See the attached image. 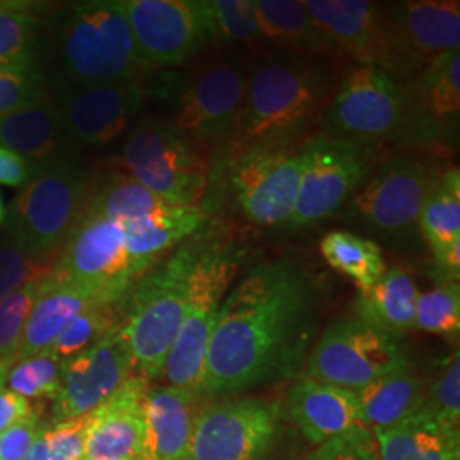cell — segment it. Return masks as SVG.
Listing matches in <instances>:
<instances>
[{"instance_id": "obj_13", "label": "cell", "mask_w": 460, "mask_h": 460, "mask_svg": "<svg viewBox=\"0 0 460 460\" xmlns=\"http://www.w3.org/2000/svg\"><path fill=\"white\" fill-rule=\"evenodd\" d=\"M406 87V110L394 146L402 154L444 155L459 147L460 49L421 68Z\"/></svg>"}, {"instance_id": "obj_20", "label": "cell", "mask_w": 460, "mask_h": 460, "mask_svg": "<svg viewBox=\"0 0 460 460\" xmlns=\"http://www.w3.org/2000/svg\"><path fill=\"white\" fill-rule=\"evenodd\" d=\"M135 376L121 328L62 363V385L53 399V423L85 416Z\"/></svg>"}, {"instance_id": "obj_49", "label": "cell", "mask_w": 460, "mask_h": 460, "mask_svg": "<svg viewBox=\"0 0 460 460\" xmlns=\"http://www.w3.org/2000/svg\"><path fill=\"white\" fill-rule=\"evenodd\" d=\"M33 411L31 402L9 389H0V433Z\"/></svg>"}, {"instance_id": "obj_48", "label": "cell", "mask_w": 460, "mask_h": 460, "mask_svg": "<svg viewBox=\"0 0 460 460\" xmlns=\"http://www.w3.org/2000/svg\"><path fill=\"white\" fill-rule=\"evenodd\" d=\"M429 275L437 285L459 283L460 279V241L445 247L442 252L433 256V264Z\"/></svg>"}, {"instance_id": "obj_14", "label": "cell", "mask_w": 460, "mask_h": 460, "mask_svg": "<svg viewBox=\"0 0 460 460\" xmlns=\"http://www.w3.org/2000/svg\"><path fill=\"white\" fill-rule=\"evenodd\" d=\"M123 5L148 74L178 68L217 45L208 0H125Z\"/></svg>"}, {"instance_id": "obj_36", "label": "cell", "mask_w": 460, "mask_h": 460, "mask_svg": "<svg viewBox=\"0 0 460 460\" xmlns=\"http://www.w3.org/2000/svg\"><path fill=\"white\" fill-rule=\"evenodd\" d=\"M119 328L121 313L118 302L93 304L66 324L47 351L58 362L64 363Z\"/></svg>"}, {"instance_id": "obj_29", "label": "cell", "mask_w": 460, "mask_h": 460, "mask_svg": "<svg viewBox=\"0 0 460 460\" xmlns=\"http://www.w3.org/2000/svg\"><path fill=\"white\" fill-rule=\"evenodd\" d=\"M205 218L201 207H167L157 214L121 224L133 264L140 273H147L165 252L195 235Z\"/></svg>"}, {"instance_id": "obj_26", "label": "cell", "mask_w": 460, "mask_h": 460, "mask_svg": "<svg viewBox=\"0 0 460 460\" xmlns=\"http://www.w3.org/2000/svg\"><path fill=\"white\" fill-rule=\"evenodd\" d=\"M93 304H110L93 290L66 283L51 277L40 281L38 296L26 321L16 360L28 358L49 349L66 324Z\"/></svg>"}, {"instance_id": "obj_43", "label": "cell", "mask_w": 460, "mask_h": 460, "mask_svg": "<svg viewBox=\"0 0 460 460\" xmlns=\"http://www.w3.org/2000/svg\"><path fill=\"white\" fill-rule=\"evenodd\" d=\"M57 260L33 258L7 241L0 244V300L11 296L22 285L45 279L51 273Z\"/></svg>"}, {"instance_id": "obj_4", "label": "cell", "mask_w": 460, "mask_h": 460, "mask_svg": "<svg viewBox=\"0 0 460 460\" xmlns=\"http://www.w3.org/2000/svg\"><path fill=\"white\" fill-rule=\"evenodd\" d=\"M205 241L207 235L197 232L174 247L118 302L121 334L130 349L135 374L148 382L163 377L165 358L181 328L190 275Z\"/></svg>"}, {"instance_id": "obj_34", "label": "cell", "mask_w": 460, "mask_h": 460, "mask_svg": "<svg viewBox=\"0 0 460 460\" xmlns=\"http://www.w3.org/2000/svg\"><path fill=\"white\" fill-rule=\"evenodd\" d=\"M167 205L161 198L150 193L128 174L116 172L108 176L94 190L89 188L84 212L99 215L118 224H128L148 215L164 210Z\"/></svg>"}, {"instance_id": "obj_47", "label": "cell", "mask_w": 460, "mask_h": 460, "mask_svg": "<svg viewBox=\"0 0 460 460\" xmlns=\"http://www.w3.org/2000/svg\"><path fill=\"white\" fill-rule=\"evenodd\" d=\"M38 167L13 150L0 147V184L9 188H24L33 180Z\"/></svg>"}, {"instance_id": "obj_10", "label": "cell", "mask_w": 460, "mask_h": 460, "mask_svg": "<svg viewBox=\"0 0 460 460\" xmlns=\"http://www.w3.org/2000/svg\"><path fill=\"white\" fill-rule=\"evenodd\" d=\"M380 146L315 133L298 147V197L285 230H305L343 210L382 159Z\"/></svg>"}, {"instance_id": "obj_22", "label": "cell", "mask_w": 460, "mask_h": 460, "mask_svg": "<svg viewBox=\"0 0 460 460\" xmlns=\"http://www.w3.org/2000/svg\"><path fill=\"white\" fill-rule=\"evenodd\" d=\"M150 382L133 376L115 395L89 412L84 459L146 460L144 397Z\"/></svg>"}, {"instance_id": "obj_31", "label": "cell", "mask_w": 460, "mask_h": 460, "mask_svg": "<svg viewBox=\"0 0 460 460\" xmlns=\"http://www.w3.org/2000/svg\"><path fill=\"white\" fill-rule=\"evenodd\" d=\"M418 296L411 275L402 268H394L385 271L370 290L360 292L353 304V315L401 340L414 328Z\"/></svg>"}, {"instance_id": "obj_7", "label": "cell", "mask_w": 460, "mask_h": 460, "mask_svg": "<svg viewBox=\"0 0 460 460\" xmlns=\"http://www.w3.org/2000/svg\"><path fill=\"white\" fill-rule=\"evenodd\" d=\"M121 163L130 178L171 207H199L210 184V152L163 118L135 121Z\"/></svg>"}, {"instance_id": "obj_6", "label": "cell", "mask_w": 460, "mask_h": 460, "mask_svg": "<svg viewBox=\"0 0 460 460\" xmlns=\"http://www.w3.org/2000/svg\"><path fill=\"white\" fill-rule=\"evenodd\" d=\"M440 167L428 155L399 154L382 161L338 214L340 220L404 254L420 252V214Z\"/></svg>"}, {"instance_id": "obj_16", "label": "cell", "mask_w": 460, "mask_h": 460, "mask_svg": "<svg viewBox=\"0 0 460 460\" xmlns=\"http://www.w3.org/2000/svg\"><path fill=\"white\" fill-rule=\"evenodd\" d=\"M142 275L127 251L123 226L89 212H83L51 270V277L108 302H119Z\"/></svg>"}, {"instance_id": "obj_51", "label": "cell", "mask_w": 460, "mask_h": 460, "mask_svg": "<svg viewBox=\"0 0 460 460\" xmlns=\"http://www.w3.org/2000/svg\"><path fill=\"white\" fill-rule=\"evenodd\" d=\"M5 217H7V208H5L4 199H2V195H0V226L5 224Z\"/></svg>"}, {"instance_id": "obj_17", "label": "cell", "mask_w": 460, "mask_h": 460, "mask_svg": "<svg viewBox=\"0 0 460 460\" xmlns=\"http://www.w3.org/2000/svg\"><path fill=\"white\" fill-rule=\"evenodd\" d=\"M298 147L251 148L229 163L232 197L241 214L258 227L279 229L290 222L298 197Z\"/></svg>"}, {"instance_id": "obj_9", "label": "cell", "mask_w": 460, "mask_h": 460, "mask_svg": "<svg viewBox=\"0 0 460 460\" xmlns=\"http://www.w3.org/2000/svg\"><path fill=\"white\" fill-rule=\"evenodd\" d=\"M241 258L237 244L207 237L190 275L181 328L165 358L167 384L199 393L207 348Z\"/></svg>"}, {"instance_id": "obj_33", "label": "cell", "mask_w": 460, "mask_h": 460, "mask_svg": "<svg viewBox=\"0 0 460 460\" xmlns=\"http://www.w3.org/2000/svg\"><path fill=\"white\" fill-rule=\"evenodd\" d=\"M324 261L346 279L357 283L360 292L370 290L385 275V260L377 241L351 230H332L319 244Z\"/></svg>"}, {"instance_id": "obj_23", "label": "cell", "mask_w": 460, "mask_h": 460, "mask_svg": "<svg viewBox=\"0 0 460 460\" xmlns=\"http://www.w3.org/2000/svg\"><path fill=\"white\" fill-rule=\"evenodd\" d=\"M201 401L193 389L148 385L144 397L146 460H188Z\"/></svg>"}, {"instance_id": "obj_12", "label": "cell", "mask_w": 460, "mask_h": 460, "mask_svg": "<svg viewBox=\"0 0 460 460\" xmlns=\"http://www.w3.org/2000/svg\"><path fill=\"white\" fill-rule=\"evenodd\" d=\"M408 365L401 340L348 315L321 334L300 376L357 393Z\"/></svg>"}, {"instance_id": "obj_18", "label": "cell", "mask_w": 460, "mask_h": 460, "mask_svg": "<svg viewBox=\"0 0 460 460\" xmlns=\"http://www.w3.org/2000/svg\"><path fill=\"white\" fill-rule=\"evenodd\" d=\"M304 4L343 58L378 68L402 84L416 75L395 45L384 4L368 0H305Z\"/></svg>"}, {"instance_id": "obj_40", "label": "cell", "mask_w": 460, "mask_h": 460, "mask_svg": "<svg viewBox=\"0 0 460 460\" xmlns=\"http://www.w3.org/2000/svg\"><path fill=\"white\" fill-rule=\"evenodd\" d=\"M89 414L43 425L24 460H81L85 450Z\"/></svg>"}, {"instance_id": "obj_3", "label": "cell", "mask_w": 460, "mask_h": 460, "mask_svg": "<svg viewBox=\"0 0 460 460\" xmlns=\"http://www.w3.org/2000/svg\"><path fill=\"white\" fill-rule=\"evenodd\" d=\"M249 53L215 45L161 75L155 93L176 128L199 147H227L246 87Z\"/></svg>"}, {"instance_id": "obj_28", "label": "cell", "mask_w": 460, "mask_h": 460, "mask_svg": "<svg viewBox=\"0 0 460 460\" xmlns=\"http://www.w3.org/2000/svg\"><path fill=\"white\" fill-rule=\"evenodd\" d=\"M260 30L270 49H283L315 60L336 62L343 58L304 2L254 0Z\"/></svg>"}, {"instance_id": "obj_46", "label": "cell", "mask_w": 460, "mask_h": 460, "mask_svg": "<svg viewBox=\"0 0 460 460\" xmlns=\"http://www.w3.org/2000/svg\"><path fill=\"white\" fill-rule=\"evenodd\" d=\"M43 427L40 412L33 410L24 420L0 433V460H24L36 435Z\"/></svg>"}, {"instance_id": "obj_35", "label": "cell", "mask_w": 460, "mask_h": 460, "mask_svg": "<svg viewBox=\"0 0 460 460\" xmlns=\"http://www.w3.org/2000/svg\"><path fill=\"white\" fill-rule=\"evenodd\" d=\"M215 43L258 55L270 49L260 30L254 0H208Z\"/></svg>"}, {"instance_id": "obj_21", "label": "cell", "mask_w": 460, "mask_h": 460, "mask_svg": "<svg viewBox=\"0 0 460 460\" xmlns=\"http://www.w3.org/2000/svg\"><path fill=\"white\" fill-rule=\"evenodd\" d=\"M395 45L414 74L460 47L459 0H401L384 4Z\"/></svg>"}, {"instance_id": "obj_11", "label": "cell", "mask_w": 460, "mask_h": 460, "mask_svg": "<svg viewBox=\"0 0 460 460\" xmlns=\"http://www.w3.org/2000/svg\"><path fill=\"white\" fill-rule=\"evenodd\" d=\"M406 110V87L374 66H353L340 77L319 118V133L370 146L394 144Z\"/></svg>"}, {"instance_id": "obj_45", "label": "cell", "mask_w": 460, "mask_h": 460, "mask_svg": "<svg viewBox=\"0 0 460 460\" xmlns=\"http://www.w3.org/2000/svg\"><path fill=\"white\" fill-rule=\"evenodd\" d=\"M428 408L442 416L454 427L460 423V360L456 351L427 391Z\"/></svg>"}, {"instance_id": "obj_42", "label": "cell", "mask_w": 460, "mask_h": 460, "mask_svg": "<svg viewBox=\"0 0 460 460\" xmlns=\"http://www.w3.org/2000/svg\"><path fill=\"white\" fill-rule=\"evenodd\" d=\"M41 72L36 66L0 68V116L47 101Z\"/></svg>"}, {"instance_id": "obj_37", "label": "cell", "mask_w": 460, "mask_h": 460, "mask_svg": "<svg viewBox=\"0 0 460 460\" xmlns=\"http://www.w3.org/2000/svg\"><path fill=\"white\" fill-rule=\"evenodd\" d=\"M40 19L30 4L0 2V68L34 66Z\"/></svg>"}, {"instance_id": "obj_30", "label": "cell", "mask_w": 460, "mask_h": 460, "mask_svg": "<svg viewBox=\"0 0 460 460\" xmlns=\"http://www.w3.org/2000/svg\"><path fill=\"white\" fill-rule=\"evenodd\" d=\"M357 399L360 425L374 433L395 427L418 411L427 401V391L408 365L357 391Z\"/></svg>"}, {"instance_id": "obj_24", "label": "cell", "mask_w": 460, "mask_h": 460, "mask_svg": "<svg viewBox=\"0 0 460 460\" xmlns=\"http://www.w3.org/2000/svg\"><path fill=\"white\" fill-rule=\"evenodd\" d=\"M287 411L302 435L314 445L324 444L351 428L362 427L355 391L302 376L294 380L287 393Z\"/></svg>"}, {"instance_id": "obj_39", "label": "cell", "mask_w": 460, "mask_h": 460, "mask_svg": "<svg viewBox=\"0 0 460 460\" xmlns=\"http://www.w3.org/2000/svg\"><path fill=\"white\" fill-rule=\"evenodd\" d=\"M5 385L28 401L55 399L62 385V362L49 351L16 360L7 372Z\"/></svg>"}, {"instance_id": "obj_19", "label": "cell", "mask_w": 460, "mask_h": 460, "mask_svg": "<svg viewBox=\"0 0 460 460\" xmlns=\"http://www.w3.org/2000/svg\"><path fill=\"white\" fill-rule=\"evenodd\" d=\"M57 108L75 144L106 147L130 128L144 99V83H58Z\"/></svg>"}, {"instance_id": "obj_38", "label": "cell", "mask_w": 460, "mask_h": 460, "mask_svg": "<svg viewBox=\"0 0 460 460\" xmlns=\"http://www.w3.org/2000/svg\"><path fill=\"white\" fill-rule=\"evenodd\" d=\"M414 328L457 340L460 332V285L445 283L423 292L416 300Z\"/></svg>"}, {"instance_id": "obj_2", "label": "cell", "mask_w": 460, "mask_h": 460, "mask_svg": "<svg viewBox=\"0 0 460 460\" xmlns=\"http://www.w3.org/2000/svg\"><path fill=\"white\" fill-rule=\"evenodd\" d=\"M332 64L275 49L251 55L227 161L251 148L292 146L317 125L340 83Z\"/></svg>"}, {"instance_id": "obj_5", "label": "cell", "mask_w": 460, "mask_h": 460, "mask_svg": "<svg viewBox=\"0 0 460 460\" xmlns=\"http://www.w3.org/2000/svg\"><path fill=\"white\" fill-rule=\"evenodd\" d=\"M57 58L60 81L79 85L144 83L148 75L118 0L79 2L66 9L57 22Z\"/></svg>"}, {"instance_id": "obj_27", "label": "cell", "mask_w": 460, "mask_h": 460, "mask_svg": "<svg viewBox=\"0 0 460 460\" xmlns=\"http://www.w3.org/2000/svg\"><path fill=\"white\" fill-rule=\"evenodd\" d=\"M374 437L380 460H460L459 427L427 402L399 425L374 431Z\"/></svg>"}, {"instance_id": "obj_41", "label": "cell", "mask_w": 460, "mask_h": 460, "mask_svg": "<svg viewBox=\"0 0 460 460\" xmlns=\"http://www.w3.org/2000/svg\"><path fill=\"white\" fill-rule=\"evenodd\" d=\"M41 279L26 283L0 300V363L16 362L24 326L33 309Z\"/></svg>"}, {"instance_id": "obj_50", "label": "cell", "mask_w": 460, "mask_h": 460, "mask_svg": "<svg viewBox=\"0 0 460 460\" xmlns=\"http://www.w3.org/2000/svg\"><path fill=\"white\" fill-rule=\"evenodd\" d=\"M13 363H0V389H4L5 385V378H7V372L11 368Z\"/></svg>"}, {"instance_id": "obj_44", "label": "cell", "mask_w": 460, "mask_h": 460, "mask_svg": "<svg viewBox=\"0 0 460 460\" xmlns=\"http://www.w3.org/2000/svg\"><path fill=\"white\" fill-rule=\"evenodd\" d=\"M302 460H380L377 442L370 429L351 428L340 437L315 445Z\"/></svg>"}, {"instance_id": "obj_15", "label": "cell", "mask_w": 460, "mask_h": 460, "mask_svg": "<svg viewBox=\"0 0 460 460\" xmlns=\"http://www.w3.org/2000/svg\"><path fill=\"white\" fill-rule=\"evenodd\" d=\"M281 416L279 402L254 395L203 404L188 460H264L277 440Z\"/></svg>"}, {"instance_id": "obj_1", "label": "cell", "mask_w": 460, "mask_h": 460, "mask_svg": "<svg viewBox=\"0 0 460 460\" xmlns=\"http://www.w3.org/2000/svg\"><path fill=\"white\" fill-rule=\"evenodd\" d=\"M321 281L296 258L251 268L224 298L199 395L229 397L296 378L317 341Z\"/></svg>"}, {"instance_id": "obj_8", "label": "cell", "mask_w": 460, "mask_h": 460, "mask_svg": "<svg viewBox=\"0 0 460 460\" xmlns=\"http://www.w3.org/2000/svg\"><path fill=\"white\" fill-rule=\"evenodd\" d=\"M89 180L77 159L41 167L11 203V243L33 258L57 260L83 217Z\"/></svg>"}, {"instance_id": "obj_52", "label": "cell", "mask_w": 460, "mask_h": 460, "mask_svg": "<svg viewBox=\"0 0 460 460\" xmlns=\"http://www.w3.org/2000/svg\"><path fill=\"white\" fill-rule=\"evenodd\" d=\"M81 460H89V459H81Z\"/></svg>"}, {"instance_id": "obj_25", "label": "cell", "mask_w": 460, "mask_h": 460, "mask_svg": "<svg viewBox=\"0 0 460 460\" xmlns=\"http://www.w3.org/2000/svg\"><path fill=\"white\" fill-rule=\"evenodd\" d=\"M75 146L51 99L0 116V147L22 155L38 171L45 165L77 159Z\"/></svg>"}, {"instance_id": "obj_32", "label": "cell", "mask_w": 460, "mask_h": 460, "mask_svg": "<svg viewBox=\"0 0 460 460\" xmlns=\"http://www.w3.org/2000/svg\"><path fill=\"white\" fill-rule=\"evenodd\" d=\"M420 234L431 256L460 241V171H440L420 214Z\"/></svg>"}]
</instances>
